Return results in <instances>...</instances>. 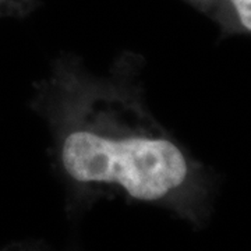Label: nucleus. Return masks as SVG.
Listing matches in <instances>:
<instances>
[{
  "mask_svg": "<svg viewBox=\"0 0 251 251\" xmlns=\"http://www.w3.org/2000/svg\"><path fill=\"white\" fill-rule=\"evenodd\" d=\"M202 3H225L229 9L233 10L240 27L250 32L251 31V0H197Z\"/></svg>",
  "mask_w": 251,
  "mask_h": 251,
  "instance_id": "f03ea898",
  "label": "nucleus"
},
{
  "mask_svg": "<svg viewBox=\"0 0 251 251\" xmlns=\"http://www.w3.org/2000/svg\"><path fill=\"white\" fill-rule=\"evenodd\" d=\"M3 1H4V0H0V4H1V3H3Z\"/></svg>",
  "mask_w": 251,
  "mask_h": 251,
  "instance_id": "7ed1b4c3",
  "label": "nucleus"
},
{
  "mask_svg": "<svg viewBox=\"0 0 251 251\" xmlns=\"http://www.w3.org/2000/svg\"><path fill=\"white\" fill-rule=\"evenodd\" d=\"M62 163L80 183L116 184L140 201L163 200L188 179L184 153L155 135L74 130L63 141Z\"/></svg>",
  "mask_w": 251,
  "mask_h": 251,
  "instance_id": "f257e3e1",
  "label": "nucleus"
}]
</instances>
